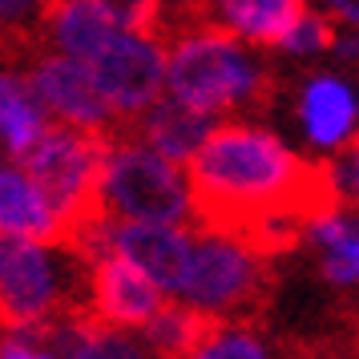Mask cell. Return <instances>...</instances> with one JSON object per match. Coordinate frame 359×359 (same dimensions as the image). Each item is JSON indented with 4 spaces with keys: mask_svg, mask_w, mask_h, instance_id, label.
I'll return each mask as SVG.
<instances>
[{
    "mask_svg": "<svg viewBox=\"0 0 359 359\" xmlns=\"http://www.w3.org/2000/svg\"><path fill=\"white\" fill-rule=\"evenodd\" d=\"M190 222L186 234L222 238L255 259L275 262L307 243V230L347 218L335 165L311 162L275 133L222 121L182 165Z\"/></svg>",
    "mask_w": 359,
    "mask_h": 359,
    "instance_id": "obj_1",
    "label": "cell"
},
{
    "mask_svg": "<svg viewBox=\"0 0 359 359\" xmlns=\"http://www.w3.org/2000/svg\"><path fill=\"white\" fill-rule=\"evenodd\" d=\"M162 45H174L165 57V85L178 105L198 114L250 109L266 114L278 93V73L255 61L243 41L214 29L206 4H165Z\"/></svg>",
    "mask_w": 359,
    "mask_h": 359,
    "instance_id": "obj_2",
    "label": "cell"
},
{
    "mask_svg": "<svg viewBox=\"0 0 359 359\" xmlns=\"http://www.w3.org/2000/svg\"><path fill=\"white\" fill-rule=\"evenodd\" d=\"M278 291V266L255 259L222 238L190 234V275H186V303L210 315H222L230 323L262 327L266 311Z\"/></svg>",
    "mask_w": 359,
    "mask_h": 359,
    "instance_id": "obj_3",
    "label": "cell"
},
{
    "mask_svg": "<svg viewBox=\"0 0 359 359\" xmlns=\"http://www.w3.org/2000/svg\"><path fill=\"white\" fill-rule=\"evenodd\" d=\"M105 214L109 222L182 230L190 222V194L182 170L137 142H114L105 165Z\"/></svg>",
    "mask_w": 359,
    "mask_h": 359,
    "instance_id": "obj_4",
    "label": "cell"
},
{
    "mask_svg": "<svg viewBox=\"0 0 359 359\" xmlns=\"http://www.w3.org/2000/svg\"><path fill=\"white\" fill-rule=\"evenodd\" d=\"M29 81L36 85L41 101L49 105L53 114L61 117L65 126H77V130H89V133H101L117 142L121 130H126V117L117 114V105L105 93H101L93 69L73 61L65 53H41L29 69Z\"/></svg>",
    "mask_w": 359,
    "mask_h": 359,
    "instance_id": "obj_5",
    "label": "cell"
},
{
    "mask_svg": "<svg viewBox=\"0 0 359 359\" xmlns=\"http://www.w3.org/2000/svg\"><path fill=\"white\" fill-rule=\"evenodd\" d=\"M162 294L133 262L105 250L89 262V291L81 303V319L97 331H146L162 311Z\"/></svg>",
    "mask_w": 359,
    "mask_h": 359,
    "instance_id": "obj_6",
    "label": "cell"
},
{
    "mask_svg": "<svg viewBox=\"0 0 359 359\" xmlns=\"http://www.w3.org/2000/svg\"><path fill=\"white\" fill-rule=\"evenodd\" d=\"M89 69L97 77L101 93L114 101L117 114L126 117V121L142 117L146 109H154L162 101L165 57H162V45L158 41L117 33Z\"/></svg>",
    "mask_w": 359,
    "mask_h": 359,
    "instance_id": "obj_7",
    "label": "cell"
},
{
    "mask_svg": "<svg viewBox=\"0 0 359 359\" xmlns=\"http://www.w3.org/2000/svg\"><path fill=\"white\" fill-rule=\"evenodd\" d=\"M105 250L133 262L154 287L182 291L190 275V234L178 226H133V222H109L105 226Z\"/></svg>",
    "mask_w": 359,
    "mask_h": 359,
    "instance_id": "obj_8",
    "label": "cell"
},
{
    "mask_svg": "<svg viewBox=\"0 0 359 359\" xmlns=\"http://www.w3.org/2000/svg\"><path fill=\"white\" fill-rule=\"evenodd\" d=\"M214 130H218V117L186 109L178 101H158V105L146 109L142 117L126 121V130H121L117 142H137V146L154 149L165 162L186 165L198 149L206 146V137H210Z\"/></svg>",
    "mask_w": 359,
    "mask_h": 359,
    "instance_id": "obj_9",
    "label": "cell"
},
{
    "mask_svg": "<svg viewBox=\"0 0 359 359\" xmlns=\"http://www.w3.org/2000/svg\"><path fill=\"white\" fill-rule=\"evenodd\" d=\"M307 17V4L299 0H230L206 4V20L214 29L230 33L234 41H250L259 49H283L294 25Z\"/></svg>",
    "mask_w": 359,
    "mask_h": 359,
    "instance_id": "obj_10",
    "label": "cell"
},
{
    "mask_svg": "<svg viewBox=\"0 0 359 359\" xmlns=\"http://www.w3.org/2000/svg\"><path fill=\"white\" fill-rule=\"evenodd\" d=\"M0 230L17 234L29 243H45L61 250V222L49 210V202L41 198L33 182L25 178V170L13 162H0Z\"/></svg>",
    "mask_w": 359,
    "mask_h": 359,
    "instance_id": "obj_11",
    "label": "cell"
},
{
    "mask_svg": "<svg viewBox=\"0 0 359 359\" xmlns=\"http://www.w3.org/2000/svg\"><path fill=\"white\" fill-rule=\"evenodd\" d=\"M226 327L230 319H222V315H210V311L190 307V303H165L142 335H146V347L154 359H194Z\"/></svg>",
    "mask_w": 359,
    "mask_h": 359,
    "instance_id": "obj_12",
    "label": "cell"
},
{
    "mask_svg": "<svg viewBox=\"0 0 359 359\" xmlns=\"http://www.w3.org/2000/svg\"><path fill=\"white\" fill-rule=\"evenodd\" d=\"M41 33H45V49L57 45V49L81 61V65H93L105 45L114 41V29L105 25V17L97 13V0H81V4H41Z\"/></svg>",
    "mask_w": 359,
    "mask_h": 359,
    "instance_id": "obj_13",
    "label": "cell"
},
{
    "mask_svg": "<svg viewBox=\"0 0 359 359\" xmlns=\"http://www.w3.org/2000/svg\"><path fill=\"white\" fill-rule=\"evenodd\" d=\"M45 130L49 121H45V101L36 85L17 69H4L0 73V146L17 162L20 154H29L41 142Z\"/></svg>",
    "mask_w": 359,
    "mask_h": 359,
    "instance_id": "obj_14",
    "label": "cell"
},
{
    "mask_svg": "<svg viewBox=\"0 0 359 359\" xmlns=\"http://www.w3.org/2000/svg\"><path fill=\"white\" fill-rule=\"evenodd\" d=\"M303 126H307L311 142L339 149L351 137V126H355L351 85L339 81L335 73H311L307 89H303Z\"/></svg>",
    "mask_w": 359,
    "mask_h": 359,
    "instance_id": "obj_15",
    "label": "cell"
},
{
    "mask_svg": "<svg viewBox=\"0 0 359 359\" xmlns=\"http://www.w3.org/2000/svg\"><path fill=\"white\" fill-rule=\"evenodd\" d=\"M307 246L319 250V275L331 283L359 278V226L351 218H331L323 226L307 230Z\"/></svg>",
    "mask_w": 359,
    "mask_h": 359,
    "instance_id": "obj_16",
    "label": "cell"
},
{
    "mask_svg": "<svg viewBox=\"0 0 359 359\" xmlns=\"http://www.w3.org/2000/svg\"><path fill=\"white\" fill-rule=\"evenodd\" d=\"M194 359H275L271 347L262 339V327H246V323H230L214 343H206Z\"/></svg>",
    "mask_w": 359,
    "mask_h": 359,
    "instance_id": "obj_17",
    "label": "cell"
},
{
    "mask_svg": "<svg viewBox=\"0 0 359 359\" xmlns=\"http://www.w3.org/2000/svg\"><path fill=\"white\" fill-rule=\"evenodd\" d=\"M339 45V33H335V20L331 13H315L307 8V17L294 25V33L283 41V49L287 53H323V49H335Z\"/></svg>",
    "mask_w": 359,
    "mask_h": 359,
    "instance_id": "obj_18",
    "label": "cell"
},
{
    "mask_svg": "<svg viewBox=\"0 0 359 359\" xmlns=\"http://www.w3.org/2000/svg\"><path fill=\"white\" fill-rule=\"evenodd\" d=\"M331 165H335V178H339L343 194H347L351 214H359V133H351V137L335 149Z\"/></svg>",
    "mask_w": 359,
    "mask_h": 359,
    "instance_id": "obj_19",
    "label": "cell"
},
{
    "mask_svg": "<svg viewBox=\"0 0 359 359\" xmlns=\"http://www.w3.org/2000/svg\"><path fill=\"white\" fill-rule=\"evenodd\" d=\"M283 359H351L335 335H311V339H294L287 343V355Z\"/></svg>",
    "mask_w": 359,
    "mask_h": 359,
    "instance_id": "obj_20",
    "label": "cell"
},
{
    "mask_svg": "<svg viewBox=\"0 0 359 359\" xmlns=\"http://www.w3.org/2000/svg\"><path fill=\"white\" fill-rule=\"evenodd\" d=\"M327 13H331V20H335V25H355L359 29V4H347V0H339V4H327Z\"/></svg>",
    "mask_w": 359,
    "mask_h": 359,
    "instance_id": "obj_21",
    "label": "cell"
},
{
    "mask_svg": "<svg viewBox=\"0 0 359 359\" xmlns=\"http://www.w3.org/2000/svg\"><path fill=\"white\" fill-rule=\"evenodd\" d=\"M343 61H359V36H339V45H335Z\"/></svg>",
    "mask_w": 359,
    "mask_h": 359,
    "instance_id": "obj_22",
    "label": "cell"
},
{
    "mask_svg": "<svg viewBox=\"0 0 359 359\" xmlns=\"http://www.w3.org/2000/svg\"><path fill=\"white\" fill-rule=\"evenodd\" d=\"M351 347H355V355H359V311H355V323H351Z\"/></svg>",
    "mask_w": 359,
    "mask_h": 359,
    "instance_id": "obj_23",
    "label": "cell"
}]
</instances>
